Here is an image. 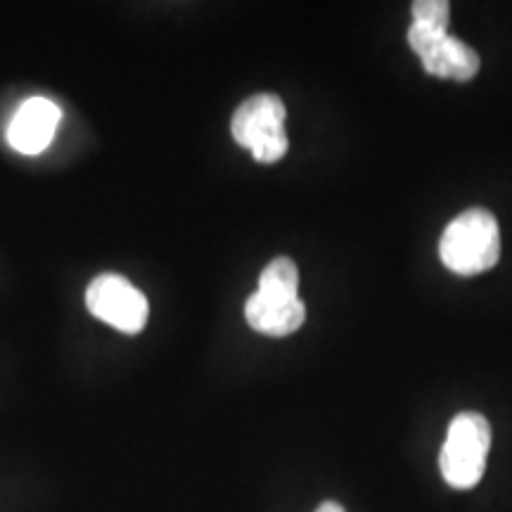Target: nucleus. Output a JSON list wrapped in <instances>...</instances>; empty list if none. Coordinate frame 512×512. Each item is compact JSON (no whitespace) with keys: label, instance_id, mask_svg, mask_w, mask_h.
Returning a JSON list of instances; mask_svg holds the SVG:
<instances>
[{"label":"nucleus","instance_id":"obj_1","mask_svg":"<svg viewBox=\"0 0 512 512\" xmlns=\"http://www.w3.org/2000/svg\"><path fill=\"white\" fill-rule=\"evenodd\" d=\"M441 264L458 275L491 271L501 259V230L491 211L467 209L448 223L439 240Z\"/></svg>","mask_w":512,"mask_h":512},{"label":"nucleus","instance_id":"obj_2","mask_svg":"<svg viewBox=\"0 0 512 512\" xmlns=\"http://www.w3.org/2000/svg\"><path fill=\"white\" fill-rule=\"evenodd\" d=\"M285 121L287 107L278 95L256 93L235 110L230 133H233L235 143L252 152L256 162L273 164L290 150Z\"/></svg>","mask_w":512,"mask_h":512},{"label":"nucleus","instance_id":"obj_3","mask_svg":"<svg viewBox=\"0 0 512 512\" xmlns=\"http://www.w3.org/2000/svg\"><path fill=\"white\" fill-rule=\"evenodd\" d=\"M489 448V420L472 411L458 413L448 425L444 448H441V475L453 489H472L484 477Z\"/></svg>","mask_w":512,"mask_h":512},{"label":"nucleus","instance_id":"obj_4","mask_svg":"<svg viewBox=\"0 0 512 512\" xmlns=\"http://www.w3.org/2000/svg\"><path fill=\"white\" fill-rule=\"evenodd\" d=\"M86 306L95 318L126 335L143 330L150 316L145 294L119 273L98 275L86 290Z\"/></svg>","mask_w":512,"mask_h":512},{"label":"nucleus","instance_id":"obj_5","mask_svg":"<svg viewBox=\"0 0 512 512\" xmlns=\"http://www.w3.org/2000/svg\"><path fill=\"white\" fill-rule=\"evenodd\" d=\"M60 117V107L53 100L29 98L10 121L8 143L22 155H38L53 140Z\"/></svg>","mask_w":512,"mask_h":512},{"label":"nucleus","instance_id":"obj_6","mask_svg":"<svg viewBox=\"0 0 512 512\" xmlns=\"http://www.w3.org/2000/svg\"><path fill=\"white\" fill-rule=\"evenodd\" d=\"M249 328L268 337H287L306 323V306L302 299H278L256 290L245 304Z\"/></svg>","mask_w":512,"mask_h":512},{"label":"nucleus","instance_id":"obj_7","mask_svg":"<svg viewBox=\"0 0 512 512\" xmlns=\"http://www.w3.org/2000/svg\"><path fill=\"white\" fill-rule=\"evenodd\" d=\"M420 60L427 74L453 81H472L479 74V64H482L475 48L453 36H446L432 53L420 57Z\"/></svg>","mask_w":512,"mask_h":512},{"label":"nucleus","instance_id":"obj_8","mask_svg":"<svg viewBox=\"0 0 512 512\" xmlns=\"http://www.w3.org/2000/svg\"><path fill=\"white\" fill-rule=\"evenodd\" d=\"M259 292L278 299L299 297V268L290 256H278L261 271Z\"/></svg>","mask_w":512,"mask_h":512},{"label":"nucleus","instance_id":"obj_9","mask_svg":"<svg viewBox=\"0 0 512 512\" xmlns=\"http://www.w3.org/2000/svg\"><path fill=\"white\" fill-rule=\"evenodd\" d=\"M411 12L413 24L446 31L448 17H451V5H448L446 0H418V3H413Z\"/></svg>","mask_w":512,"mask_h":512},{"label":"nucleus","instance_id":"obj_10","mask_svg":"<svg viewBox=\"0 0 512 512\" xmlns=\"http://www.w3.org/2000/svg\"><path fill=\"white\" fill-rule=\"evenodd\" d=\"M448 36V31L444 29H432V27H422V24H413L408 29V46L418 57H425L427 53H432L434 48L439 46L441 41Z\"/></svg>","mask_w":512,"mask_h":512},{"label":"nucleus","instance_id":"obj_11","mask_svg":"<svg viewBox=\"0 0 512 512\" xmlns=\"http://www.w3.org/2000/svg\"><path fill=\"white\" fill-rule=\"evenodd\" d=\"M316 512H347V510H344L342 505L335 503V501H325V503L318 505Z\"/></svg>","mask_w":512,"mask_h":512}]
</instances>
